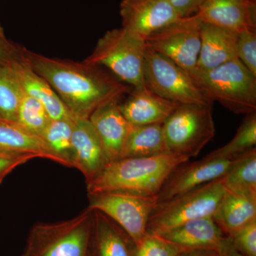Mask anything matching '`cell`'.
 I'll return each instance as SVG.
<instances>
[{"mask_svg": "<svg viewBox=\"0 0 256 256\" xmlns=\"http://www.w3.org/2000/svg\"><path fill=\"white\" fill-rule=\"evenodd\" d=\"M226 188L256 200V149L234 160L223 176Z\"/></svg>", "mask_w": 256, "mask_h": 256, "instance_id": "cell-24", "label": "cell"}, {"mask_svg": "<svg viewBox=\"0 0 256 256\" xmlns=\"http://www.w3.org/2000/svg\"><path fill=\"white\" fill-rule=\"evenodd\" d=\"M92 225L88 207L70 220L35 224L20 256H87Z\"/></svg>", "mask_w": 256, "mask_h": 256, "instance_id": "cell-5", "label": "cell"}, {"mask_svg": "<svg viewBox=\"0 0 256 256\" xmlns=\"http://www.w3.org/2000/svg\"><path fill=\"white\" fill-rule=\"evenodd\" d=\"M225 188L222 176L159 202L150 216L146 232L160 236L190 220L213 217Z\"/></svg>", "mask_w": 256, "mask_h": 256, "instance_id": "cell-6", "label": "cell"}, {"mask_svg": "<svg viewBox=\"0 0 256 256\" xmlns=\"http://www.w3.org/2000/svg\"><path fill=\"white\" fill-rule=\"evenodd\" d=\"M72 144L73 168L84 174L86 183L94 180L110 162L88 119L74 118Z\"/></svg>", "mask_w": 256, "mask_h": 256, "instance_id": "cell-13", "label": "cell"}, {"mask_svg": "<svg viewBox=\"0 0 256 256\" xmlns=\"http://www.w3.org/2000/svg\"><path fill=\"white\" fill-rule=\"evenodd\" d=\"M180 18L196 14L206 0H170Z\"/></svg>", "mask_w": 256, "mask_h": 256, "instance_id": "cell-34", "label": "cell"}, {"mask_svg": "<svg viewBox=\"0 0 256 256\" xmlns=\"http://www.w3.org/2000/svg\"><path fill=\"white\" fill-rule=\"evenodd\" d=\"M214 102L180 105L162 124L170 152L194 158L215 136Z\"/></svg>", "mask_w": 256, "mask_h": 256, "instance_id": "cell-7", "label": "cell"}, {"mask_svg": "<svg viewBox=\"0 0 256 256\" xmlns=\"http://www.w3.org/2000/svg\"><path fill=\"white\" fill-rule=\"evenodd\" d=\"M234 160L204 156L198 161L178 165L165 180L156 198L158 203L222 178Z\"/></svg>", "mask_w": 256, "mask_h": 256, "instance_id": "cell-12", "label": "cell"}, {"mask_svg": "<svg viewBox=\"0 0 256 256\" xmlns=\"http://www.w3.org/2000/svg\"><path fill=\"white\" fill-rule=\"evenodd\" d=\"M33 159L34 156L30 154L0 152V184L13 170Z\"/></svg>", "mask_w": 256, "mask_h": 256, "instance_id": "cell-32", "label": "cell"}, {"mask_svg": "<svg viewBox=\"0 0 256 256\" xmlns=\"http://www.w3.org/2000/svg\"><path fill=\"white\" fill-rule=\"evenodd\" d=\"M256 112L247 114L233 139L206 158L234 160L256 148Z\"/></svg>", "mask_w": 256, "mask_h": 256, "instance_id": "cell-26", "label": "cell"}, {"mask_svg": "<svg viewBox=\"0 0 256 256\" xmlns=\"http://www.w3.org/2000/svg\"><path fill=\"white\" fill-rule=\"evenodd\" d=\"M178 256H220L216 250L203 249V250H188L180 254Z\"/></svg>", "mask_w": 256, "mask_h": 256, "instance_id": "cell-36", "label": "cell"}, {"mask_svg": "<svg viewBox=\"0 0 256 256\" xmlns=\"http://www.w3.org/2000/svg\"><path fill=\"white\" fill-rule=\"evenodd\" d=\"M134 246L132 239L116 222L100 210H92L87 256H132Z\"/></svg>", "mask_w": 256, "mask_h": 256, "instance_id": "cell-17", "label": "cell"}, {"mask_svg": "<svg viewBox=\"0 0 256 256\" xmlns=\"http://www.w3.org/2000/svg\"><path fill=\"white\" fill-rule=\"evenodd\" d=\"M0 152L30 154L44 158L65 166L42 138L32 134L16 120L0 118Z\"/></svg>", "mask_w": 256, "mask_h": 256, "instance_id": "cell-21", "label": "cell"}, {"mask_svg": "<svg viewBox=\"0 0 256 256\" xmlns=\"http://www.w3.org/2000/svg\"><path fill=\"white\" fill-rule=\"evenodd\" d=\"M201 48L195 68L208 70L237 58V33L202 22Z\"/></svg>", "mask_w": 256, "mask_h": 256, "instance_id": "cell-20", "label": "cell"}, {"mask_svg": "<svg viewBox=\"0 0 256 256\" xmlns=\"http://www.w3.org/2000/svg\"><path fill=\"white\" fill-rule=\"evenodd\" d=\"M88 208L100 210L116 222L134 244L146 234L152 212L158 204L156 198H144L119 193L88 194Z\"/></svg>", "mask_w": 256, "mask_h": 256, "instance_id": "cell-10", "label": "cell"}, {"mask_svg": "<svg viewBox=\"0 0 256 256\" xmlns=\"http://www.w3.org/2000/svg\"><path fill=\"white\" fill-rule=\"evenodd\" d=\"M9 66L23 92L41 102L50 119L74 117L48 82L36 74L23 57Z\"/></svg>", "mask_w": 256, "mask_h": 256, "instance_id": "cell-19", "label": "cell"}, {"mask_svg": "<svg viewBox=\"0 0 256 256\" xmlns=\"http://www.w3.org/2000/svg\"><path fill=\"white\" fill-rule=\"evenodd\" d=\"M23 90L10 66L0 64V118L16 120Z\"/></svg>", "mask_w": 256, "mask_h": 256, "instance_id": "cell-27", "label": "cell"}, {"mask_svg": "<svg viewBox=\"0 0 256 256\" xmlns=\"http://www.w3.org/2000/svg\"><path fill=\"white\" fill-rule=\"evenodd\" d=\"M214 220L225 236L256 220V200L225 188Z\"/></svg>", "mask_w": 256, "mask_h": 256, "instance_id": "cell-22", "label": "cell"}, {"mask_svg": "<svg viewBox=\"0 0 256 256\" xmlns=\"http://www.w3.org/2000/svg\"><path fill=\"white\" fill-rule=\"evenodd\" d=\"M237 58L256 77V30L237 33Z\"/></svg>", "mask_w": 256, "mask_h": 256, "instance_id": "cell-30", "label": "cell"}, {"mask_svg": "<svg viewBox=\"0 0 256 256\" xmlns=\"http://www.w3.org/2000/svg\"><path fill=\"white\" fill-rule=\"evenodd\" d=\"M130 90L119 107L124 118L133 126L163 124L180 106L163 98L146 86Z\"/></svg>", "mask_w": 256, "mask_h": 256, "instance_id": "cell-15", "label": "cell"}, {"mask_svg": "<svg viewBox=\"0 0 256 256\" xmlns=\"http://www.w3.org/2000/svg\"><path fill=\"white\" fill-rule=\"evenodd\" d=\"M120 101L106 102L98 108L88 118L110 162L121 158L131 124L120 110Z\"/></svg>", "mask_w": 256, "mask_h": 256, "instance_id": "cell-16", "label": "cell"}, {"mask_svg": "<svg viewBox=\"0 0 256 256\" xmlns=\"http://www.w3.org/2000/svg\"><path fill=\"white\" fill-rule=\"evenodd\" d=\"M196 14L203 23L236 33L256 30V0H206Z\"/></svg>", "mask_w": 256, "mask_h": 256, "instance_id": "cell-14", "label": "cell"}, {"mask_svg": "<svg viewBox=\"0 0 256 256\" xmlns=\"http://www.w3.org/2000/svg\"><path fill=\"white\" fill-rule=\"evenodd\" d=\"M23 60L45 79L74 118L88 119L98 108L121 100L129 86L86 62L50 58L23 47Z\"/></svg>", "mask_w": 256, "mask_h": 256, "instance_id": "cell-1", "label": "cell"}, {"mask_svg": "<svg viewBox=\"0 0 256 256\" xmlns=\"http://www.w3.org/2000/svg\"><path fill=\"white\" fill-rule=\"evenodd\" d=\"M120 14L122 28L144 40L182 18L170 0H122Z\"/></svg>", "mask_w": 256, "mask_h": 256, "instance_id": "cell-11", "label": "cell"}, {"mask_svg": "<svg viewBox=\"0 0 256 256\" xmlns=\"http://www.w3.org/2000/svg\"><path fill=\"white\" fill-rule=\"evenodd\" d=\"M181 250L160 236L149 234L134 244L132 256H178Z\"/></svg>", "mask_w": 256, "mask_h": 256, "instance_id": "cell-29", "label": "cell"}, {"mask_svg": "<svg viewBox=\"0 0 256 256\" xmlns=\"http://www.w3.org/2000/svg\"><path fill=\"white\" fill-rule=\"evenodd\" d=\"M50 120L41 102L23 92L16 114V122L32 134L41 138Z\"/></svg>", "mask_w": 256, "mask_h": 256, "instance_id": "cell-28", "label": "cell"}, {"mask_svg": "<svg viewBox=\"0 0 256 256\" xmlns=\"http://www.w3.org/2000/svg\"><path fill=\"white\" fill-rule=\"evenodd\" d=\"M202 22L197 14L178 18L152 34L146 46L164 56L186 72L196 67L201 48Z\"/></svg>", "mask_w": 256, "mask_h": 256, "instance_id": "cell-9", "label": "cell"}, {"mask_svg": "<svg viewBox=\"0 0 256 256\" xmlns=\"http://www.w3.org/2000/svg\"><path fill=\"white\" fill-rule=\"evenodd\" d=\"M0 38H3V40H8L6 36H5L4 30H3L1 24H0Z\"/></svg>", "mask_w": 256, "mask_h": 256, "instance_id": "cell-37", "label": "cell"}, {"mask_svg": "<svg viewBox=\"0 0 256 256\" xmlns=\"http://www.w3.org/2000/svg\"><path fill=\"white\" fill-rule=\"evenodd\" d=\"M186 156L168 152L148 158L114 160L90 182L88 194L119 193L144 198H158L165 180Z\"/></svg>", "mask_w": 256, "mask_h": 256, "instance_id": "cell-2", "label": "cell"}, {"mask_svg": "<svg viewBox=\"0 0 256 256\" xmlns=\"http://www.w3.org/2000/svg\"><path fill=\"white\" fill-rule=\"evenodd\" d=\"M160 236L183 252L203 249L217 250L226 236L213 217H204L186 222Z\"/></svg>", "mask_w": 256, "mask_h": 256, "instance_id": "cell-18", "label": "cell"}, {"mask_svg": "<svg viewBox=\"0 0 256 256\" xmlns=\"http://www.w3.org/2000/svg\"><path fill=\"white\" fill-rule=\"evenodd\" d=\"M217 252L220 256H245L236 250L234 246L230 237L227 236L222 240L220 247L217 249Z\"/></svg>", "mask_w": 256, "mask_h": 256, "instance_id": "cell-35", "label": "cell"}, {"mask_svg": "<svg viewBox=\"0 0 256 256\" xmlns=\"http://www.w3.org/2000/svg\"><path fill=\"white\" fill-rule=\"evenodd\" d=\"M192 80L208 100L220 102L235 114L256 110V77L238 60L208 70L188 72Z\"/></svg>", "mask_w": 256, "mask_h": 256, "instance_id": "cell-3", "label": "cell"}, {"mask_svg": "<svg viewBox=\"0 0 256 256\" xmlns=\"http://www.w3.org/2000/svg\"><path fill=\"white\" fill-rule=\"evenodd\" d=\"M74 117L50 120L41 138L66 166L73 168L72 162V134Z\"/></svg>", "mask_w": 256, "mask_h": 256, "instance_id": "cell-25", "label": "cell"}, {"mask_svg": "<svg viewBox=\"0 0 256 256\" xmlns=\"http://www.w3.org/2000/svg\"><path fill=\"white\" fill-rule=\"evenodd\" d=\"M144 79L146 87L178 105L214 102L200 92L188 72L148 46Z\"/></svg>", "mask_w": 256, "mask_h": 256, "instance_id": "cell-8", "label": "cell"}, {"mask_svg": "<svg viewBox=\"0 0 256 256\" xmlns=\"http://www.w3.org/2000/svg\"><path fill=\"white\" fill-rule=\"evenodd\" d=\"M168 152L162 124H130L121 158H148Z\"/></svg>", "mask_w": 256, "mask_h": 256, "instance_id": "cell-23", "label": "cell"}, {"mask_svg": "<svg viewBox=\"0 0 256 256\" xmlns=\"http://www.w3.org/2000/svg\"><path fill=\"white\" fill-rule=\"evenodd\" d=\"M228 236L234 246L242 255L256 256V220L236 230Z\"/></svg>", "mask_w": 256, "mask_h": 256, "instance_id": "cell-31", "label": "cell"}, {"mask_svg": "<svg viewBox=\"0 0 256 256\" xmlns=\"http://www.w3.org/2000/svg\"><path fill=\"white\" fill-rule=\"evenodd\" d=\"M146 40L124 28L106 32L99 38L92 54L84 62L105 66L119 80L132 88L146 86L144 64Z\"/></svg>", "mask_w": 256, "mask_h": 256, "instance_id": "cell-4", "label": "cell"}, {"mask_svg": "<svg viewBox=\"0 0 256 256\" xmlns=\"http://www.w3.org/2000/svg\"><path fill=\"white\" fill-rule=\"evenodd\" d=\"M22 46L0 38V64L8 66L22 58Z\"/></svg>", "mask_w": 256, "mask_h": 256, "instance_id": "cell-33", "label": "cell"}]
</instances>
